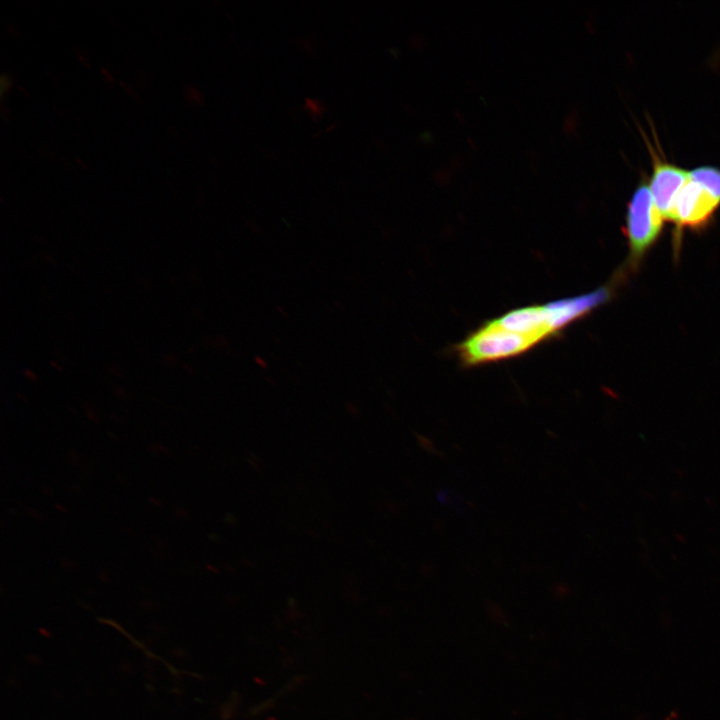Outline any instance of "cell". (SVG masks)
<instances>
[{"label":"cell","mask_w":720,"mask_h":720,"mask_svg":"<svg viewBox=\"0 0 720 720\" xmlns=\"http://www.w3.org/2000/svg\"><path fill=\"white\" fill-rule=\"evenodd\" d=\"M608 296V289L603 287L580 296L518 308L493 319V321L502 328L530 339L537 345L589 314L604 303Z\"/></svg>","instance_id":"cell-1"},{"label":"cell","mask_w":720,"mask_h":720,"mask_svg":"<svg viewBox=\"0 0 720 720\" xmlns=\"http://www.w3.org/2000/svg\"><path fill=\"white\" fill-rule=\"evenodd\" d=\"M535 343L530 339L487 321L463 340L456 350L465 366L506 360L521 355Z\"/></svg>","instance_id":"cell-2"},{"label":"cell","mask_w":720,"mask_h":720,"mask_svg":"<svg viewBox=\"0 0 720 720\" xmlns=\"http://www.w3.org/2000/svg\"><path fill=\"white\" fill-rule=\"evenodd\" d=\"M664 217L656 207L647 181L634 190L627 206L624 234L628 240L631 263L640 258L658 239Z\"/></svg>","instance_id":"cell-3"},{"label":"cell","mask_w":720,"mask_h":720,"mask_svg":"<svg viewBox=\"0 0 720 720\" xmlns=\"http://www.w3.org/2000/svg\"><path fill=\"white\" fill-rule=\"evenodd\" d=\"M719 206L720 201L690 177L678 193L668 221L678 229L702 228L711 221Z\"/></svg>","instance_id":"cell-4"},{"label":"cell","mask_w":720,"mask_h":720,"mask_svg":"<svg viewBox=\"0 0 720 720\" xmlns=\"http://www.w3.org/2000/svg\"><path fill=\"white\" fill-rule=\"evenodd\" d=\"M652 157V174L648 180L654 203L664 219L668 221L674 201L690 178V171L659 156L648 141Z\"/></svg>","instance_id":"cell-5"},{"label":"cell","mask_w":720,"mask_h":720,"mask_svg":"<svg viewBox=\"0 0 720 720\" xmlns=\"http://www.w3.org/2000/svg\"><path fill=\"white\" fill-rule=\"evenodd\" d=\"M690 177L720 201V168L699 166L690 170Z\"/></svg>","instance_id":"cell-6"},{"label":"cell","mask_w":720,"mask_h":720,"mask_svg":"<svg viewBox=\"0 0 720 720\" xmlns=\"http://www.w3.org/2000/svg\"><path fill=\"white\" fill-rule=\"evenodd\" d=\"M306 104L307 109L313 116H319L323 112L320 103L315 100L307 99Z\"/></svg>","instance_id":"cell-7"}]
</instances>
